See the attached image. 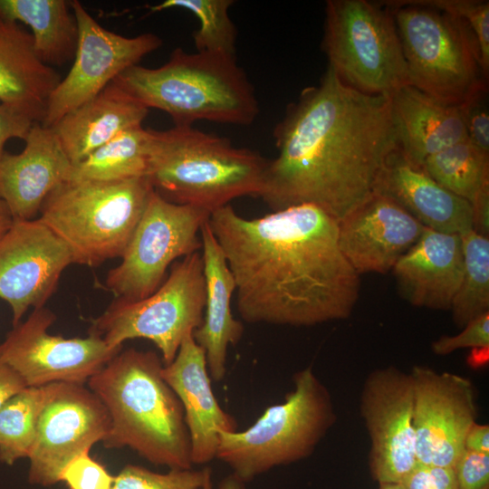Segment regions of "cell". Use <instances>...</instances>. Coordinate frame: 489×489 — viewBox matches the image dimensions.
Listing matches in <instances>:
<instances>
[{
	"label": "cell",
	"instance_id": "34",
	"mask_svg": "<svg viewBox=\"0 0 489 489\" xmlns=\"http://www.w3.org/2000/svg\"><path fill=\"white\" fill-rule=\"evenodd\" d=\"M463 20L476 44L480 65L484 77L489 72V2L477 0H411Z\"/></svg>",
	"mask_w": 489,
	"mask_h": 489
},
{
	"label": "cell",
	"instance_id": "17",
	"mask_svg": "<svg viewBox=\"0 0 489 489\" xmlns=\"http://www.w3.org/2000/svg\"><path fill=\"white\" fill-rule=\"evenodd\" d=\"M72 264L71 249L38 218L14 220L0 238V298L12 309L13 326L30 307L44 306Z\"/></svg>",
	"mask_w": 489,
	"mask_h": 489
},
{
	"label": "cell",
	"instance_id": "3",
	"mask_svg": "<svg viewBox=\"0 0 489 489\" xmlns=\"http://www.w3.org/2000/svg\"><path fill=\"white\" fill-rule=\"evenodd\" d=\"M153 351L120 350L89 379L88 388L104 405L106 448L129 447L156 465L192 468L191 445L182 405L161 375Z\"/></svg>",
	"mask_w": 489,
	"mask_h": 489
},
{
	"label": "cell",
	"instance_id": "19",
	"mask_svg": "<svg viewBox=\"0 0 489 489\" xmlns=\"http://www.w3.org/2000/svg\"><path fill=\"white\" fill-rule=\"evenodd\" d=\"M192 334L184 339L172 362L163 366L161 375L182 405L192 464L203 465L216 458L219 432L236 431L237 424L214 395L205 350Z\"/></svg>",
	"mask_w": 489,
	"mask_h": 489
},
{
	"label": "cell",
	"instance_id": "18",
	"mask_svg": "<svg viewBox=\"0 0 489 489\" xmlns=\"http://www.w3.org/2000/svg\"><path fill=\"white\" fill-rule=\"evenodd\" d=\"M425 226L391 198L374 192L338 222V241L359 273H387Z\"/></svg>",
	"mask_w": 489,
	"mask_h": 489
},
{
	"label": "cell",
	"instance_id": "26",
	"mask_svg": "<svg viewBox=\"0 0 489 489\" xmlns=\"http://www.w3.org/2000/svg\"><path fill=\"white\" fill-rule=\"evenodd\" d=\"M62 80L40 61L30 33L0 18V102L42 123L49 98Z\"/></svg>",
	"mask_w": 489,
	"mask_h": 489
},
{
	"label": "cell",
	"instance_id": "39",
	"mask_svg": "<svg viewBox=\"0 0 489 489\" xmlns=\"http://www.w3.org/2000/svg\"><path fill=\"white\" fill-rule=\"evenodd\" d=\"M404 489H458L453 467L417 463L400 484Z\"/></svg>",
	"mask_w": 489,
	"mask_h": 489
},
{
	"label": "cell",
	"instance_id": "20",
	"mask_svg": "<svg viewBox=\"0 0 489 489\" xmlns=\"http://www.w3.org/2000/svg\"><path fill=\"white\" fill-rule=\"evenodd\" d=\"M18 154L0 159V198L14 220L35 219L47 197L69 181L73 165L51 128L36 122Z\"/></svg>",
	"mask_w": 489,
	"mask_h": 489
},
{
	"label": "cell",
	"instance_id": "7",
	"mask_svg": "<svg viewBox=\"0 0 489 489\" xmlns=\"http://www.w3.org/2000/svg\"><path fill=\"white\" fill-rule=\"evenodd\" d=\"M153 190L146 177L67 181L47 197L38 219L68 245L74 264L99 266L121 258Z\"/></svg>",
	"mask_w": 489,
	"mask_h": 489
},
{
	"label": "cell",
	"instance_id": "21",
	"mask_svg": "<svg viewBox=\"0 0 489 489\" xmlns=\"http://www.w3.org/2000/svg\"><path fill=\"white\" fill-rule=\"evenodd\" d=\"M391 271L400 295L412 305L450 310L463 273L460 235L425 227Z\"/></svg>",
	"mask_w": 489,
	"mask_h": 489
},
{
	"label": "cell",
	"instance_id": "23",
	"mask_svg": "<svg viewBox=\"0 0 489 489\" xmlns=\"http://www.w3.org/2000/svg\"><path fill=\"white\" fill-rule=\"evenodd\" d=\"M200 240L206 303L203 321L192 336L205 350L209 375L220 381L226 371L227 349L229 345L235 346L239 342L244 326L232 313L235 279L208 220L201 227Z\"/></svg>",
	"mask_w": 489,
	"mask_h": 489
},
{
	"label": "cell",
	"instance_id": "38",
	"mask_svg": "<svg viewBox=\"0 0 489 489\" xmlns=\"http://www.w3.org/2000/svg\"><path fill=\"white\" fill-rule=\"evenodd\" d=\"M453 469L458 489H489V453L465 449Z\"/></svg>",
	"mask_w": 489,
	"mask_h": 489
},
{
	"label": "cell",
	"instance_id": "10",
	"mask_svg": "<svg viewBox=\"0 0 489 489\" xmlns=\"http://www.w3.org/2000/svg\"><path fill=\"white\" fill-rule=\"evenodd\" d=\"M206 287L201 253L176 262L165 282L150 295L137 301L116 298L91 321L89 333L112 349L131 339L151 340L168 365L184 339L203 321Z\"/></svg>",
	"mask_w": 489,
	"mask_h": 489
},
{
	"label": "cell",
	"instance_id": "27",
	"mask_svg": "<svg viewBox=\"0 0 489 489\" xmlns=\"http://www.w3.org/2000/svg\"><path fill=\"white\" fill-rule=\"evenodd\" d=\"M0 18L30 27L34 52L44 64L53 68L73 61L79 33L71 1L0 0Z\"/></svg>",
	"mask_w": 489,
	"mask_h": 489
},
{
	"label": "cell",
	"instance_id": "41",
	"mask_svg": "<svg viewBox=\"0 0 489 489\" xmlns=\"http://www.w3.org/2000/svg\"><path fill=\"white\" fill-rule=\"evenodd\" d=\"M473 210V230L489 237V182L478 191L471 203Z\"/></svg>",
	"mask_w": 489,
	"mask_h": 489
},
{
	"label": "cell",
	"instance_id": "1",
	"mask_svg": "<svg viewBox=\"0 0 489 489\" xmlns=\"http://www.w3.org/2000/svg\"><path fill=\"white\" fill-rule=\"evenodd\" d=\"M208 224L244 321L312 326L351 314L360 274L340 251L338 221L321 208L302 204L248 219L226 205Z\"/></svg>",
	"mask_w": 489,
	"mask_h": 489
},
{
	"label": "cell",
	"instance_id": "22",
	"mask_svg": "<svg viewBox=\"0 0 489 489\" xmlns=\"http://www.w3.org/2000/svg\"><path fill=\"white\" fill-rule=\"evenodd\" d=\"M375 192L394 200L427 228L459 235L473 230L471 203L409 163L398 148L383 168Z\"/></svg>",
	"mask_w": 489,
	"mask_h": 489
},
{
	"label": "cell",
	"instance_id": "4",
	"mask_svg": "<svg viewBox=\"0 0 489 489\" xmlns=\"http://www.w3.org/2000/svg\"><path fill=\"white\" fill-rule=\"evenodd\" d=\"M112 82L147 109L168 114L176 126L198 120L249 125L259 113L254 89L236 59L178 47L162 66L137 64Z\"/></svg>",
	"mask_w": 489,
	"mask_h": 489
},
{
	"label": "cell",
	"instance_id": "43",
	"mask_svg": "<svg viewBox=\"0 0 489 489\" xmlns=\"http://www.w3.org/2000/svg\"><path fill=\"white\" fill-rule=\"evenodd\" d=\"M465 449L478 453H489V426L475 422L465 439Z\"/></svg>",
	"mask_w": 489,
	"mask_h": 489
},
{
	"label": "cell",
	"instance_id": "24",
	"mask_svg": "<svg viewBox=\"0 0 489 489\" xmlns=\"http://www.w3.org/2000/svg\"><path fill=\"white\" fill-rule=\"evenodd\" d=\"M398 149L422 168L431 155L462 140L466 130L458 106L439 101L411 85L390 95Z\"/></svg>",
	"mask_w": 489,
	"mask_h": 489
},
{
	"label": "cell",
	"instance_id": "36",
	"mask_svg": "<svg viewBox=\"0 0 489 489\" xmlns=\"http://www.w3.org/2000/svg\"><path fill=\"white\" fill-rule=\"evenodd\" d=\"M487 88L483 89L458 105L467 139L477 149L489 156V113Z\"/></svg>",
	"mask_w": 489,
	"mask_h": 489
},
{
	"label": "cell",
	"instance_id": "35",
	"mask_svg": "<svg viewBox=\"0 0 489 489\" xmlns=\"http://www.w3.org/2000/svg\"><path fill=\"white\" fill-rule=\"evenodd\" d=\"M89 453L70 461L61 473L60 482L68 489H112L114 476Z\"/></svg>",
	"mask_w": 489,
	"mask_h": 489
},
{
	"label": "cell",
	"instance_id": "14",
	"mask_svg": "<svg viewBox=\"0 0 489 489\" xmlns=\"http://www.w3.org/2000/svg\"><path fill=\"white\" fill-rule=\"evenodd\" d=\"M109 428L108 411L89 388L66 382L51 384L28 456V482L43 487L59 483L66 465L90 452L104 439Z\"/></svg>",
	"mask_w": 489,
	"mask_h": 489
},
{
	"label": "cell",
	"instance_id": "44",
	"mask_svg": "<svg viewBox=\"0 0 489 489\" xmlns=\"http://www.w3.org/2000/svg\"><path fill=\"white\" fill-rule=\"evenodd\" d=\"M201 489H213L212 480L208 481ZM218 489H246V486L244 482L231 474L221 480Z\"/></svg>",
	"mask_w": 489,
	"mask_h": 489
},
{
	"label": "cell",
	"instance_id": "11",
	"mask_svg": "<svg viewBox=\"0 0 489 489\" xmlns=\"http://www.w3.org/2000/svg\"><path fill=\"white\" fill-rule=\"evenodd\" d=\"M209 216L204 209L169 202L153 190L120 264L109 271L106 287L116 298L129 301L152 294L175 260L201 249L198 235Z\"/></svg>",
	"mask_w": 489,
	"mask_h": 489
},
{
	"label": "cell",
	"instance_id": "32",
	"mask_svg": "<svg viewBox=\"0 0 489 489\" xmlns=\"http://www.w3.org/2000/svg\"><path fill=\"white\" fill-rule=\"evenodd\" d=\"M232 0H165L149 6L150 12L180 8L193 14L199 28L193 33L197 52L227 59H236V29L230 18Z\"/></svg>",
	"mask_w": 489,
	"mask_h": 489
},
{
	"label": "cell",
	"instance_id": "45",
	"mask_svg": "<svg viewBox=\"0 0 489 489\" xmlns=\"http://www.w3.org/2000/svg\"><path fill=\"white\" fill-rule=\"evenodd\" d=\"M14 223V218L8 206L0 198V238L7 232Z\"/></svg>",
	"mask_w": 489,
	"mask_h": 489
},
{
	"label": "cell",
	"instance_id": "9",
	"mask_svg": "<svg viewBox=\"0 0 489 489\" xmlns=\"http://www.w3.org/2000/svg\"><path fill=\"white\" fill-rule=\"evenodd\" d=\"M323 48L342 82L366 94L390 96L409 85L390 9L367 0H328Z\"/></svg>",
	"mask_w": 489,
	"mask_h": 489
},
{
	"label": "cell",
	"instance_id": "5",
	"mask_svg": "<svg viewBox=\"0 0 489 489\" xmlns=\"http://www.w3.org/2000/svg\"><path fill=\"white\" fill-rule=\"evenodd\" d=\"M268 160L193 126L151 129L147 177L166 200L210 214L240 197H258Z\"/></svg>",
	"mask_w": 489,
	"mask_h": 489
},
{
	"label": "cell",
	"instance_id": "33",
	"mask_svg": "<svg viewBox=\"0 0 489 489\" xmlns=\"http://www.w3.org/2000/svg\"><path fill=\"white\" fill-rule=\"evenodd\" d=\"M211 469H170L155 473L139 465H127L114 476L112 489H201L211 480Z\"/></svg>",
	"mask_w": 489,
	"mask_h": 489
},
{
	"label": "cell",
	"instance_id": "28",
	"mask_svg": "<svg viewBox=\"0 0 489 489\" xmlns=\"http://www.w3.org/2000/svg\"><path fill=\"white\" fill-rule=\"evenodd\" d=\"M151 129L125 130L73 165L69 181H121L147 177Z\"/></svg>",
	"mask_w": 489,
	"mask_h": 489
},
{
	"label": "cell",
	"instance_id": "2",
	"mask_svg": "<svg viewBox=\"0 0 489 489\" xmlns=\"http://www.w3.org/2000/svg\"><path fill=\"white\" fill-rule=\"evenodd\" d=\"M259 196L274 211L314 205L338 222L370 197L398 149L390 96L360 92L328 66L276 125Z\"/></svg>",
	"mask_w": 489,
	"mask_h": 489
},
{
	"label": "cell",
	"instance_id": "13",
	"mask_svg": "<svg viewBox=\"0 0 489 489\" xmlns=\"http://www.w3.org/2000/svg\"><path fill=\"white\" fill-rule=\"evenodd\" d=\"M71 6L78 24L77 50L72 68L49 98L41 123L47 128L162 44L161 38L152 33L126 37L107 30L78 0L71 1Z\"/></svg>",
	"mask_w": 489,
	"mask_h": 489
},
{
	"label": "cell",
	"instance_id": "29",
	"mask_svg": "<svg viewBox=\"0 0 489 489\" xmlns=\"http://www.w3.org/2000/svg\"><path fill=\"white\" fill-rule=\"evenodd\" d=\"M51 384L26 387L11 397L0 409V462L13 465L29 456L41 412Z\"/></svg>",
	"mask_w": 489,
	"mask_h": 489
},
{
	"label": "cell",
	"instance_id": "30",
	"mask_svg": "<svg viewBox=\"0 0 489 489\" xmlns=\"http://www.w3.org/2000/svg\"><path fill=\"white\" fill-rule=\"evenodd\" d=\"M463 273L450 311L453 321L464 327L476 317L489 312V237L474 230L460 234Z\"/></svg>",
	"mask_w": 489,
	"mask_h": 489
},
{
	"label": "cell",
	"instance_id": "6",
	"mask_svg": "<svg viewBox=\"0 0 489 489\" xmlns=\"http://www.w3.org/2000/svg\"><path fill=\"white\" fill-rule=\"evenodd\" d=\"M284 401L268 407L244 431L219 432L216 458L247 483L273 467L309 457L336 421L331 395L307 367Z\"/></svg>",
	"mask_w": 489,
	"mask_h": 489
},
{
	"label": "cell",
	"instance_id": "25",
	"mask_svg": "<svg viewBox=\"0 0 489 489\" xmlns=\"http://www.w3.org/2000/svg\"><path fill=\"white\" fill-rule=\"evenodd\" d=\"M148 112L149 109L111 82L51 129L75 165L121 132L142 126Z\"/></svg>",
	"mask_w": 489,
	"mask_h": 489
},
{
	"label": "cell",
	"instance_id": "8",
	"mask_svg": "<svg viewBox=\"0 0 489 489\" xmlns=\"http://www.w3.org/2000/svg\"><path fill=\"white\" fill-rule=\"evenodd\" d=\"M383 4L397 26L409 85L455 106L486 89L475 39L463 20L411 0Z\"/></svg>",
	"mask_w": 489,
	"mask_h": 489
},
{
	"label": "cell",
	"instance_id": "16",
	"mask_svg": "<svg viewBox=\"0 0 489 489\" xmlns=\"http://www.w3.org/2000/svg\"><path fill=\"white\" fill-rule=\"evenodd\" d=\"M360 415L370 439L369 470L379 484H401L417 465L409 373L394 366L366 378Z\"/></svg>",
	"mask_w": 489,
	"mask_h": 489
},
{
	"label": "cell",
	"instance_id": "12",
	"mask_svg": "<svg viewBox=\"0 0 489 489\" xmlns=\"http://www.w3.org/2000/svg\"><path fill=\"white\" fill-rule=\"evenodd\" d=\"M54 320L44 306L34 309L0 343V362L13 369L26 387L83 385L121 350L109 347L93 333L86 338L52 335L48 329Z\"/></svg>",
	"mask_w": 489,
	"mask_h": 489
},
{
	"label": "cell",
	"instance_id": "40",
	"mask_svg": "<svg viewBox=\"0 0 489 489\" xmlns=\"http://www.w3.org/2000/svg\"><path fill=\"white\" fill-rule=\"evenodd\" d=\"M36 121L24 112L0 102V159L5 145L10 139H25Z\"/></svg>",
	"mask_w": 489,
	"mask_h": 489
},
{
	"label": "cell",
	"instance_id": "15",
	"mask_svg": "<svg viewBox=\"0 0 489 489\" xmlns=\"http://www.w3.org/2000/svg\"><path fill=\"white\" fill-rule=\"evenodd\" d=\"M409 376L417 460L454 467L465 451V436L476 422L475 388L468 378L427 366H414Z\"/></svg>",
	"mask_w": 489,
	"mask_h": 489
},
{
	"label": "cell",
	"instance_id": "31",
	"mask_svg": "<svg viewBox=\"0 0 489 489\" xmlns=\"http://www.w3.org/2000/svg\"><path fill=\"white\" fill-rule=\"evenodd\" d=\"M421 168L440 186L470 203L489 182V156L468 139L431 155Z\"/></svg>",
	"mask_w": 489,
	"mask_h": 489
},
{
	"label": "cell",
	"instance_id": "37",
	"mask_svg": "<svg viewBox=\"0 0 489 489\" xmlns=\"http://www.w3.org/2000/svg\"><path fill=\"white\" fill-rule=\"evenodd\" d=\"M464 330L454 336L443 335L431 344L436 355H447L460 349L473 348L486 350L489 348V312H485L465 325Z\"/></svg>",
	"mask_w": 489,
	"mask_h": 489
},
{
	"label": "cell",
	"instance_id": "42",
	"mask_svg": "<svg viewBox=\"0 0 489 489\" xmlns=\"http://www.w3.org/2000/svg\"><path fill=\"white\" fill-rule=\"evenodd\" d=\"M26 388L20 376L9 366L0 362V409L14 394Z\"/></svg>",
	"mask_w": 489,
	"mask_h": 489
},
{
	"label": "cell",
	"instance_id": "46",
	"mask_svg": "<svg viewBox=\"0 0 489 489\" xmlns=\"http://www.w3.org/2000/svg\"><path fill=\"white\" fill-rule=\"evenodd\" d=\"M379 489H404L400 484H379Z\"/></svg>",
	"mask_w": 489,
	"mask_h": 489
}]
</instances>
